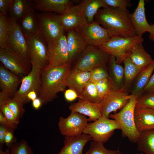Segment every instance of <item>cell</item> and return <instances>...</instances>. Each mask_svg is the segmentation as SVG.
Instances as JSON below:
<instances>
[{"instance_id":"obj_1","label":"cell","mask_w":154,"mask_h":154,"mask_svg":"<svg viewBox=\"0 0 154 154\" xmlns=\"http://www.w3.org/2000/svg\"><path fill=\"white\" fill-rule=\"evenodd\" d=\"M130 15L127 9L106 7L100 9L94 18L107 31L110 38L129 37L137 35L132 24Z\"/></svg>"},{"instance_id":"obj_2","label":"cell","mask_w":154,"mask_h":154,"mask_svg":"<svg viewBox=\"0 0 154 154\" xmlns=\"http://www.w3.org/2000/svg\"><path fill=\"white\" fill-rule=\"evenodd\" d=\"M71 70L70 64L59 67L49 64L42 69L41 86L38 97L42 104L52 101L58 93L65 90L66 79Z\"/></svg>"},{"instance_id":"obj_3","label":"cell","mask_w":154,"mask_h":154,"mask_svg":"<svg viewBox=\"0 0 154 154\" xmlns=\"http://www.w3.org/2000/svg\"><path fill=\"white\" fill-rule=\"evenodd\" d=\"M138 97L133 96L119 112L110 114L109 117L115 120L122 131V135L131 142L136 143L140 135L135 124L134 112Z\"/></svg>"},{"instance_id":"obj_4","label":"cell","mask_w":154,"mask_h":154,"mask_svg":"<svg viewBox=\"0 0 154 154\" xmlns=\"http://www.w3.org/2000/svg\"><path fill=\"white\" fill-rule=\"evenodd\" d=\"M142 36L129 37H114L99 47L109 55L113 56L116 62L119 64L128 56L132 49L137 44L142 43Z\"/></svg>"},{"instance_id":"obj_5","label":"cell","mask_w":154,"mask_h":154,"mask_svg":"<svg viewBox=\"0 0 154 154\" xmlns=\"http://www.w3.org/2000/svg\"><path fill=\"white\" fill-rule=\"evenodd\" d=\"M38 33L47 42L55 40L64 34L60 15L51 12L37 13Z\"/></svg>"},{"instance_id":"obj_6","label":"cell","mask_w":154,"mask_h":154,"mask_svg":"<svg viewBox=\"0 0 154 154\" xmlns=\"http://www.w3.org/2000/svg\"><path fill=\"white\" fill-rule=\"evenodd\" d=\"M116 129H120V128L115 120L102 116L92 123H88L83 133L89 135L93 141L104 144Z\"/></svg>"},{"instance_id":"obj_7","label":"cell","mask_w":154,"mask_h":154,"mask_svg":"<svg viewBox=\"0 0 154 154\" xmlns=\"http://www.w3.org/2000/svg\"><path fill=\"white\" fill-rule=\"evenodd\" d=\"M31 61V70L28 74L22 77L20 87L14 96L24 105L30 102L27 95L30 91H35L38 96L41 86L42 68L33 60Z\"/></svg>"},{"instance_id":"obj_8","label":"cell","mask_w":154,"mask_h":154,"mask_svg":"<svg viewBox=\"0 0 154 154\" xmlns=\"http://www.w3.org/2000/svg\"><path fill=\"white\" fill-rule=\"evenodd\" d=\"M109 56L100 48L88 45L81 54L74 68L90 72L96 67L106 66Z\"/></svg>"},{"instance_id":"obj_9","label":"cell","mask_w":154,"mask_h":154,"mask_svg":"<svg viewBox=\"0 0 154 154\" xmlns=\"http://www.w3.org/2000/svg\"><path fill=\"white\" fill-rule=\"evenodd\" d=\"M0 61L10 71L22 78L28 74L31 69L30 60L9 49L0 48Z\"/></svg>"},{"instance_id":"obj_10","label":"cell","mask_w":154,"mask_h":154,"mask_svg":"<svg viewBox=\"0 0 154 154\" xmlns=\"http://www.w3.org/2000/svg\"><path fill=\"white\" fill-rule=\"evenodd\" d=\"M133 96L129 94L124 88L118 90L112 89L98 104L102 116L109 118L111 113L121 110Z\"/></svg>"},{"instance_id":"obj_11","label":"cell","mask_w":154,"mask_h":154,"mask_svg":"<svg viewBox=\"0 0 154 154\" xmlns=\"http://www.w3.org/2000/svg\"><path fill=\"white\" fill-rule=\"evenodd\" d=\"M48 57L49 64L56 67H62L70 64L66 35L47 42Z\"/></svg>"},{"instance_id":"obj_12","label":"cell","mask_w":154,"mask_h":154,"mask_svg":"<svg viewBox=\"0 0 154 154\" xmlns=\"http://www.w3.org/2000/svg\"><path fill=\"white\" fill-rule=\"evenodd\" d=\"M9 18L11 25L8 42V49L31 61V56L26 37L18 22Z\"/></svg>"},{"instance_id":"obj_13","label":"cell","mask_w":154,"mask_h":154,"mask_svg":"<svg viewBox=\"0 0 154 154\" xmlns=\"http://www.w3.org/2000/svg\"><path fill=\"white\" fill-rule=\"evenodd\" d=\"M88 121L86 116L71 112L68 117H60L58 129L60 133L65 136H77L83 133Z\"/></svg>"},{"instance_id":"obj_14","label":"cell","mask_w":154,"mask_h":154,"mask_svg":"<svg viewBox=\"0 0 154 154\" xmlns=\"http://www.w3.org/2000/svg\"><path fill=\"white\" fill-rule=\"evenodd\" d=\"M25 37L31 60L34 61L42 68L49 64L47 42L38 33L33 35Z\"/></svg>"},{"instance_id":"obj_15","label":"cell","mask_w":154,"mask_h":154,"mask_svg":"<svg viewBox=\"0 0 154 154\" xmlns=\"http://www.w3.org/2000/svg\"><path fill=\"white\" fill-rule=\"evenodd\" d=\"M80 31L88 45L99 47L111 38L107 31L96 21L85 25Z\"/></svg>"},{"instance_id":"obj_16","label":"cell","mask_w":154,"mask_h":154,"mask_svg":"<svg viewBox=\"0 0 154 154\" xmlns=\"http://www.w3.org/2000/svg\"><path fill=\"white\" fill-rule=\"evenodd\" d=\"M61 23L65 31H80L87 24L86 18L78 5L71 6L60 14Z\"/></svg>"},{"instance_id":"obj_17","label":"cell","mask_w":154,"mask_h":154,"mask_svg":"<svg viewBox=\"0 0 154 154\" xmlns=\"http://www.w3.org/2000/svg\"><path fill=\"white\" fill-rule=\"evenodd\" d=\"M22 78L11 72L2 64L0 65V89L5 95L11 97L14 96Z\"/></svg>"},{"instance_id":"obj_18","label":"cell","mask_w":154,"mask_h":154,"mask_svg":"<svg viewBox=\"0 0 154 154\" xmlns=\"http://www.w3.org/2000/svg\"><path fill=\"white\" fill-rule=\"evenodd\" d=\"M66 38L69 56L71 62L85 50L88 45L80 31H68Z\"/></svg>"},{"instance_id":"obj_19","label":"cell","mask_w":154,"mask_h":154,"mask_svg":"<svg viewBox=\"0 0 154 154\" xmlns=\"http://www.w3.org/2000/svg\"><path fill=\"white\" fill-rule=\"evenodd\" d=\"M64 145L57 154H83L86 144L92 140L89 135L82 133L74 136H65Z\"/></svg>"},{"instance_id":"obj_20","label":"cell","mask_w":154,"mask_h":154,"mask_svg":"<svg viewBox=\"0 0 154 154\" xmlns=\"http://www.w3.org/2000/svg\"><path fill=\"white\" fill-rule=\"evenodd\" d=\"M71 112H76L89 117L88 121H94L102 116L98 104L79 99L77 102L72 103L69 107Z\"/></svg>"},{"instance_id":"obj_21","label":"cell","mask_w":154,"mask_h":154,"mask_svg":"<svg viewBox=\"0 0 154 154\" xmlns=\"http://www.w3.org/2000/svg\"><path fill=\"white\" fill-rule=\"evenodd\" d=\"M145 4L144 0H139L134 12L130 15L132 24L137 35L142 36L146 32L149 33L151 30V25L145 15Z\"/></svg>"},{"instance_id":"obj_22","label":"cell","mask_w":154,"mask_h":154,"mask_svg":"<svg viewBox=\"0 0 154 154\" xmlns=\"http://www.w3.org/2000/svg\"><path fill=\"white\" fill-rule=\"evenodd\" d=\"M90 72L71 69L66 79V86L75 90L79 97L85 86L90 81Z\"/></svg>"},{"instance_id":"obj_23","label":"cell","mask_w":154,"mask_h":154,"mask_svg":"<svg viewBox=\"0 0 154 154\" xmlns=\"http://www.w3.org/2000/svg\"><path fill=\"white\" fill-rule=\"evenodd\" d=\"M35 9L43 12H52L60 13H64L72 6V2L69 0H35Z\"/></svg>"},{"instance_id":"obj_24","label":"cell","mask_w":154,"mask_h":154,"mask_svg":"<svg viewBox=\"0 0 154 154\" xmlns=\"http://www.w3.org/2000/svg\"><path fill=\"white\" fill-rule=\"evenodd\" d=\"M154 71V61L143 68L137 75L132 82L130 94L138 97L142 95Z\"/></svg>"},{"instance_id":"obj_25","label":"cell","mask_w":154,"mask_h":154,"mask_svg":"<svg viewBox=\"0 0 154 154\" xmlns=\"http://www.w3.org/2000/svg\"><path fill=\"white\" fill-rule=\"evenodd\" d=\"M134 119L136 128L139 133L154 129V110L135 108Z\"/></svg>"},{"instance_id":"obj_26","label":"cell","mask_w":154,"mask_h":154,"mask_svg":"<svg viewBox=\"0 0 154 154\" xmlns=\"http://www.w3.org/2000/svg\"><path fill=\"white\" fill-rule=\"evenodd\" d=\"M109 75L112 81L113 89L118 90L124 88V68L121 64H117L114 56L110 55Z\"/></svg>"},{"instance_id":"obj_27","label":"cell","mask_w":154,"mask_h":154,"mask_svg":"<svg viewBox=\"0 0 154 154\" xmlns=\"http://www.w3.org/2000/svg\"><path fill=\"white\" fill-rule=\"evenodd\" d=\"M34 10L35 9L33 0H13L9 17L18 22L28 13Z\"/></svg>"},{"instance_id":"obj_28","label":"cell","mask_w":154,"mask_h":154,"mask_svg":"<svg viewBox=\"0 0 154 154\" xmlns=\"http://www.w3.org/2000/svg\"><path fill=\"white\" fill-rule=\"evenodd\" d=\"M137 67L142 69L154 61L151 56L145 50L142 43L135 46L128 56Z\"/></svg>"},{"instance_id":"obj_29","label":"cell","mask_w":154,"mask_h":154,"mask_svg":"<svg viewBox=\"0 0 154 154\" xmlns=\"http://www.w3.org/2000/svg\"><path fill=\"white\" fill-rule=\"evenodd\" d=\"M19 24L25 37L36 34L38 33L37 13L35 10L28 13L19 21Z\"/></svg>"},{"instance_id":"obj_30","label":"cell","mask_w":154,"mask_h":154,"mask_svg":"<svg viewBox=\"0 0 154 154\" xmlns=\"http://www.w3.org/2000/svg\"><path fill=\"white\" fill-rule=\"evenodd\" d=\"M78 5L85 17L88 24L94 21V17L100 8L107 7L102 0H84Z\"/></svg>"},{"instance_id":"obj_31","label":"cell","mask_w":154,"mask_h":154,"mask_svg":"<svg viewBox=\"0 0 154 154\" xmlns=\"http://www.w3.org/2000/svg\"><path fill=\"white\" fill-rule=\"evenodd\" d=\"M136 143L139 151L145 154H154V129L140 133Z\"/></svg>"},{"instance_id":"obj_32","label":"cell","mask_w":154,"mask_h":154,"mask_svg":"<svg viewBox=\"0 0 154 154\" xmlns=\"http://www.w3.org/2000/svg\"><path fill=\"white\" fill-rule=\"evenodd\" d=\"M123 63L124 76V88L127 90L143 69L140 68L135 65L128 56L124 60Z\"/></svg>"},{"instance_id":"obj_33","label":"cell","mask_w":154,"mask_h":154,"mask_svg":"<svg viewBox=\"0 0 154 154\" xmlns=\"http://www.w3.org/2000/svg\"><path fill=\"white\" fill-rule=\"evenodd\" d=\"M10 18L0 13V47L8 49V42L10 29Z\"/></svg>"},{"instance_id":"obj_34","label":"cell","mask_w":154,"mask_h":154,"mask_svg":"<svg viewBox=\"0 0 154 154\" xmlns=\"http://www.w3.org/2000/svg\"><path fill=\"white\" fill-rule=\"evenodd\" d=\"M79 99L99 104L102 100L98 94L95 84L89 81L85 86Z\"/></svg>"},{"instance_id":"obj_35","label":"cell","mask_w":154,"mask_h":154,"mask_svg":"<svg viewBox=\"0 0 154 154\" xmlns=\"http://www.w3.org/2000/svg\"><path fill=\"white\" fill-rule=\"evenodd\" d=\"M8 106L15 117L19 121L24 115V105L15 96L11 97L6 95Z\"/></svg>"},{"instance_id":"obj_36","label":"cell","mask_w":154,"mask_h":154,"mask_svg":"<svg viewBox=\"0 0 154 154\" xmlns=\"http://www.w3.org/2000/svg\"><path fill=\"white\" fill-rule=\"evenodd\" d=\"M84 154H122L119 149H107L102 143L93 141L91 142L90 148Z\"/></svg>"},{"instance_id":"obj_37","label":"cell","mask_w":154,"mask_h":154,"mask_svg":"<svg viewBox=\"0 0 154 154\" xmlns=\"http://www.w3.org/2000/svg\"><path fill=\"white\" fill-rule=\"evenodd\" d=\"M0 110L4 116L9 120L16 126L19 121L15 116L7 104L6 95L0 92Z\"/></svg>"},{"instance_id":"obj_38","label":"cell","mask_w":154,"mask_h":154,"mask_svg":"<svg viewBox=\"0 0 154 154\" xmlns=\"http://www.w3.org/2000/svg\"><path fill=\"white\" fill-rule=\"evenodd\" d=\"M135 108L154 110V93H146L138 97Z\"/></svg>"},{"instance_id":"obj_39","label":"cell","mask_w":154,"mask_h":154,"mask_svg":"<svg viewBox=\"0 0 154 154\" xmlns=\"http://www.w3.org/2000/svg\"><path fill=\"white\" fill-rule=\"evenodd\" d=\"M9 148L11 154H34L31 148L24 139L14 143Z\"/></svg>"},{"instance_id":"obj_40","label":"cell","mask_w":154,"mask_h":154,"mask_svg":"<svg viewBox=\"0 0 154 154\" xmlns=\"http://www.w3.org/2000/svg\"><path fill=\"white\" fill-rule=\"evenodd\" d=\"M90 81L95 84L103 80L110 78L109 72L106 66L96 67L90 72Z\"/></svg>"},{"instance_id":"obj_41","label":"cell","mask_w":154,"mask_h":154,"mask_svg":"<svg viewBox=\"0 0 154 154\" xmlns=\"http://www.w3.org/2000/svg\"><path fill=\"white\" fill-rule=\"evenodd\" d=\"M95 84L99 96L102 100L113 89L110 78L103 80Z\"/></svg>"},{"instance_id":"obj_42","label":"cell","mask_w":154,"mask_h":154,"mask_svg":"<svg viewBox=\"0 0 154 154\" xmlns=\"http://www.w3.org/2000/svg\"><path fill=\"white\" fill-rule=\"evenodd\" d=\"M107 7L122 9H127L131 6L129 0H102Z\"/></svg>"},{"instance_id":"obj_43","label":"cell","mask_w":154,"mask_h":154,"mask_svg":"<svg viewBox=\"0 0 154 154\" xmlns=\"http://www.w3.org/2000/svg\"><path fill=\"white\" fill-rule=\"evenodd\" d=\"M13 0H0V13L7 16L9 14Z\"/></svg>"},{"instance_id":"obj_44","label":"cell","mask_w":154,"mask_h":154,"mask_svg":"<svg viewBox=\"0 0 154 154\" xmlns=\"http://www.w3.org/2000/svg\"><path fill=\"white\" fill-rule=\"evenodd\" d=\"M0 124L5 127L9 130L14 131L17 128V126L7 119L0 111Z\"/></svg>"},{"instance_id":"obj_45","label":"cell","mask_w":154,"mask_h":154,"mask_svg":"<svg viewBox=\"0 0 154 154\" xmlns=\"http://www.w3.org/2000/svg\"><path fill=\"white\" fill-rule=\"evenodd\" d=\"M65 99L68 102H72L79 98L77 93L74 90L69 88L66 90L64 93Z\"/></svg>"},{"instance_id":"obj_46","label":"cell","mask_w":154,"mask_h":154,"mask_svg":"<svg viewBox=\"0 0 154 154\" xmlns=\"http://www.w3.org/2000/svg\"><path fill=\"white\" fill-rule=\"evenodd\" d=\"M13 132V131L9 130L7 132L5 137V144L9 147L15 143V137Z\"/></svg>"},{"instance_id":"obj_47","label":"cell","mask_w":154,"mask_h":154,"mask_svg":"<svg viewBox=\"0 0 154 154\" xmlns=\"http://www.w3.org/2000/svg\"><path fill=\"white\" fill-rule=\"evenodd\" d=\"M144 92L154 93V71L143 90V94Z\"/></svg>"},{"instance_id":"obj_48","label":"cell","mask_w":154,"mask_h":154,"mask_svg":"<svg viewBox=\"0 0 154 154\" xmlns=\"http://www.w3.org/2000/svg\"><path fill=\"white\" fill-rule=\"evenodd\" d=\"M9 130L8 129L0 125V149H3V146L5 144L4 139L7 131Z\"/></svg>"},{"instance_id":"obj_49","label":"cell","mask_w":154,"mask_h":154,"mask_svg":"<svg viewBox=\"0 0 154 154\" xmlns=\"http://www.w3.org/2000/svg\"><path fill=\"white\" fill-rule=\"evenodd\" d=\"M42 104L40 99L38 97L32 101V105L33 108L35 110H38Z\"/></svg>"},{"instance_id":"obj_50","label":"cell","mask_w":154,"mask_h":154,"mask_svg":"<svg viewBox=\"0 0 154 154\" xmlns=\"http://www.w3.org/2000/svg\"><path fill=\"white\" fill-rule=\"evenodd\" d=\"M38 97V94L34 90H33L29 92L27 95V98L30 101H33Z\"/></svg>"},{"instance_id":"obj_51","label":"cell","mask_w":154,"mask_h":154,"mask_svg":"<svg viewBox=\"0 0 154 154\" xmlns=\"http://www.w3.org/2000/svg\"><path fill=\"white\" fill-rule=\"evenodd\" d=\"M151 25V30L149 33V38L150 40L154 41V24H152Z\"/></svg>"},{"instance_id":"obj_52","label":"cell","mask_w":154,"mask_h":154,"mask_svg":"<svg viewBox=\"0 0 154 154\" xmlns=\"http://www.w3.org/2000/svg\"><path fill=\"white\" fill-rule=\"evenodd\" d=\"M0 154H11L9 149L3 150V149H0Z\"/></svg>"},{"instance_id":"obj_53","label":"cell","mask_w":154,"mask_h":154,"mask_svg":"<svg viewBox=\"0 0 154 154\" xmlns=\"http://www.w3.org/2000/svg\"><path fill=\"white\" fill-rule=\"evenodd\" d=\"M140 154H145V153H141Z\"/></svg>"},{"instance_id":"obj_54","label":"cell","mask_w":154,"mask_h":154,"mask_svg":"<svg viewBox=\"0 0 154 154\" xmlns=\"http://www.w3.org/2000/svg\"><path fill=\"white\" fill-rule=\"evenodd\" d=\"M136 154H138V153H136Z\"/></svg>"}]
</instances>
